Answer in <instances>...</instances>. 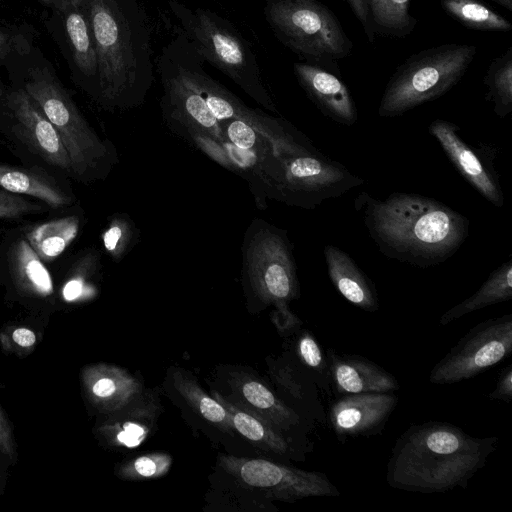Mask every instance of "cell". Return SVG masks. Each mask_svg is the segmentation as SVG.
Here are the masks:
<instances>
[{"label":"cell","instance_id":"obj_1","mask_svg":"<svg viewBox=\"0 0 512 512\" xmlns=\"http://www.w3.org/2000/svg\"><path fill=\"white\" fill-rule=\"evenodd\" d=\"M369 236L386 257L420 268L452 257L467 239L469 220L443 203L414 193L355 199Z\"/></svg>","mask_w":512,"mask_h":512},{"label":"cell","instance_id":"obj_2","mask_svg":"<svg viewBox=\"0 0 512 512\" xmlns=\"http://www.w3.org/2000/svg\"><path fill=\"white\" fill-rule=\"evenodd\" d=\"M97 53L102 104L140 105L154 78L151 32L138 0H82Z\"/></svg>","mask_w":512,"mask_h":512},{"label":"cell","instance_id":"obj_3","mask_svg":"<svg viewBox=\"0 0 512 512\" xmlns=\"http://www.w3.org/2000/svg\"><path fill=\"white\" fill-rule=\"evenodd\" d=\"M497 441L471 436L447 422L412 425L393 447L386 481L392 488L422 493L466 488Z\"/></svg>","mask_w":512,"mask_h":512},{"label":"cell","instance_id":"obj_4","mask_svg":"<svg viewBox=\"0 0 512 512\" xmlns=\"http://www.w3.org/2000/svg\"><path fill=\"white\" fill-rule=\"evenodd\" d=\"M6 69L14 85L39 105L58 132L72 161L73 172L85 174L106 154V147L83 118L52 63L34 46Z\"/></svg>","mask_w":512,"mask_h":512},{"label":"cell","instance_id":"obj_5","mask_svg":"<svg viewBox=\"0 0 512 512\" xmlns=\"http://www.w3.org/2000/svg\"><path fill=\"white\" fill-rule=\"evenodd\" d=\"M180 33L200 57L229 77L265 108L275 112L251 44L236 27L217 13L191 8L180 0H167Z\"/></svg>","mask_w":512,"mask_h":512},{"label":"cell","instance_id":"obj_6","mask_svg":"<svg viewBox=\"0 0 512 512\" xmlns=\"http://www.w3.org/2000/svg\"><path fill=\"white\" fill-rule=\"evenodd\" d=\"M477 54L471 44L449 43L429 47L398 65L386 84L378 114L401 116L450 91L465 75Z\"/></svg>","mask_w":512,"mask_h":512},{"label":"cell","instance_id":"obj_7","mask_svg":"<svg viewBox=\"0 0 512 512\" xmlns=\"http://www.w3.org/2000/svg\"><path fill=\"white\" fill-rule=\"evenodd\" d=\"M266 21L278 40L304 59L340 74L354 44L336 15L317 0H266Z\"/></svg>","mask_w":512,"mask_h":512},{"label":"cell","instance_id":"obj_8","mask_svg":"<svg viewBox=\"0 0 512 512\" xmlns=\"http://www.w3.org/2000/svg\"><path fill=\"white\" fill-rule=\"evenodd\" d=\"M362 183L363 180L344 165L310 145L280 159L273 189L280 200L313 209Z\"/></svg>","mask_w":512,"mask_h":512},{"label":"cell","instance_id":"obj_9","mask_svg":"<svg viewBox=\"0 0 512 512\" xmlns=\"http://www.w3.org/2000/svg\"><path fill=\"white\" fill-rule=\"evenodd\" d=\"M512 353V314L471 328L432 368L429 381L454 384L475 377Z\"/></svg>","mask_w":512,"mask_h":512},{"label":"cell","instance_id":"obj_10","mask_svg":"<svg viewBox=\"0 0 512 512\" xmlns=\"http://www.w3.org/2000/svg\"><path fill=\"white\" fill-rule=\"evenodd\" d=\"M222 469L246 488L268 499L294 502L308 497H338V488L321 472L305 471L264 459L221 458Z\"/></svg>","mask_w":512,"mask_h":512},{"label":"cell","instance_id":"obj_11","mask_svg":"<svg viewBox=\"0 0 512 512\" xmlns=\"http://www.w3.org/2000/svg\"><path fill=\"white\" fill-rule=\"evenodd\" d=\"M46 27L74 80L98 98V61L92 29L82 0H61L49 9Z\"/></svg>","mask_w":512,"mask_h":512},{"label":"cell","instance_id":"obj_12","mask_svg":"<svg viewBox=\"0 0 512 512\" xmlns=\"http://www.w3.org/2000/svg\"><path fill=\"white\" fill-rule=\"evenodd\" d=\"M247 255L255 290L267 303L279 309L298 297L299 285L290 243L284 232L266 229L253 241Z\"/></svg>","mask_w":512,"mask_h":512},{"label":"cell","instance_id":"obj_13","mask_svg":"<svg viewBox=\"0 0 512 512\" xmlns=\"http://www.w3.org/2000/svg\"><path fill=\"white\" fill-rule=\"evenodd\" d=\"M459 131L456 124L443 119H436L429 125V133L463 178L492 205L502 207L504 195L495 170L460 137Z\"/></svg>","mask_w":512,"mask_h":512},{"label":"cell","instance_id":"obj_14","mask_svg":"<svg viewBox=\"0 0 512 512\" xmlns=\"http://www.w3.org/2000/svg\"><path fill=\"white\" fill-rule=\"evenodd\" d=\"M398 403L392 393L348 394L330 409V422L339 437L368 436L383 429Z\"/></svg>","mask_w":512,"mask_h":512},{"label":"cell","instance_id":"obj_15","mask_svg":"<svg viewBox=\"0 0 512 512\" xmlns=\"http://www.w3.org/2000/svg\"><path fill=\"white\" fill-rule=\"evenodd\" d=\"M6 105L40 156L51 165L73 172L72 161L58 132L34 99L14 85L7 92Z\"/></svg>","mask_w":512,"mask_h":512},{"label":"cell","instance_id":"obj_16","mask_svg":"<svg viewBox=\"0 0 512 512\" xmlns=\"http://www.w3.org/2000/svg\"><path fill=\"white\" fill-rule=\"evenodd\" d=\"M293 72L299 85L324 116L345 126L357 122L355 101L340 74L304 61L295 62Z\"/></svg>","mask_w":512,"mask_h":512},{"label":"cell","instance_id":"obj_17","mask_svg":"<svg viewBox=\"0 0 512 512\" xmlns=\"http://www.w3.org/2000/svg\"><path fill=\"white\" fill-rule=\"evenodd\" d=\"M329 374L341 394L391 393L399 389L396 378L378 364L359 355L327 351Z\"/></svg>","mask_w":512,"mask_h":512},{"label":"cell","instance_id":"obj_18","mask_svg":"<svg viewBox=\"0 0 512 512\" xmlns=\"http://www.w3.org/2000/svg\"><path fill=\"white\" fill-rule=\"evenodd\" d=\"M81 380L90 403L103 412H113L126 406L140 387L124 370L103 363L84 367Z\"/></svg>","mask_w":512,"mask_h":512},{"label":"cell","instance_id":"obj_19","mask_svg":"<svg viewBox=\"0 0 512 512\" xmlns=\"http://www.w3.org/2000/svg\"><path fill=\"white\" fill-rule=\"evenodd\" d=\"M329 278L336 290L351 304L366 311L376 312L379 301L374 284L343 250L334 246L324 247Z\"/></svg>","mask_w":512,"mask_h":512},{"label":"cell","instance_id":"obj_20","mask_svg":"<svg viewBox=\"0 0 512 512\" xmlns=\"http://www.w3.org/2000/svg\"><path fill=\"white\" fill-rule=\"evenodd\" d=\"M212 394L226 409L234 430L244 438L277 455L286 456L291 453V447L281 431L260 416L226 400L217 392Z\"/></svg>","mask_w":512,"mask_h":512},{"label":"cell","instance_id":"obj_21","mask_svg":"<svg viewBox=\"0 0 512 512\" xmlns=\"http://www.w3.org/2000/svg\"><path fill=\"white\" fill-rule=\"evenodd\" d=\"M236 391L245 409L260 416L282 433L299 426V416L261 382L251 378L241 379Z\"/></svg>","mask_w":512,"mask_h":512},{"label":"cell","instance_id":"obj_22","mask_svg":"<svg viewBox=\"0 0 512 512\" xmlns=\"http://www.w3.org/2000/svg\"><path fill=\"white\" fill-rule=\"evenodd\" d=\"M512 298V260L495 269L481 287L470 297L447 310L440 317V324L447 325L484 307Z\"/></svg>","mask_w":512,"mask_h":512},{"label":"cell","instance_id":"obj_23","mask_svg":"<svg viewBox=\"0 0 512 512\" xmlns=\"http://www.w3.org/2000/svg\"><path fill=\"white\" fill-rule=\"evenodd\" d=\"M0 187L17 194L36 197L53 208L69 205L71 198L53 178L29 169L0 164Z\"/></svg>","mask_w":512,"mask_h":512},{"label":"cell","instance_id":"obj_24","mask_svg":"<svg viewBox=\"0 0 512 512\" xmlns=\"http://www.w3.org/2000/svg\"><path fill=\"white\" fill-rule=\"evenodd\" d=\"M412 0H365L372 31L375 35L404 38L417 26L410 14Z\"/></svg>","mask_w":512,"mask_h":512},{"label":"cell","instance_id":"obj_25","mask_svg":"<svg viewBox=\"0 0 512 512\" xmlns=\"http://www.w3.org/2000/svg\"><path fill=\"white\" fill-rule=\"evenodd\" d=\"M79 222L77 216L54 219L29 230L26 238L43 261H52L75 239Z\"/></svg>","mask_w":512,"mask_h":512},{"label":"cell","instance_id":"obj_26","mask_svg":"<svg viewBox=\"0 0 512 512\" xmlns=\"http://www.w3.org/2000/svg\"><path fill=\"white\" fill-rule=\"evenodd\" d=\"M12 268L18 286L26 293L47 297L53 293L50 273L28 241L20 240L12 252Z\"/></svg>","mask_w":512,"mask_h":512},{"label":"cell","instance_id":"obj_27","mask_svg":"<svg viewBox=\"0 0 512 512\" xmlns=\"http://www.w3.org/2000/svg\"><path fill=\"white\" fill-rule=\"evenodd\" d=\"M442 10L462 26L478 31L509 32L512 24L479 0H440Z\"/></svg>","mask_w":512,"mask_h":512},{"label":"cell","instance_id":"obj_28","mask_svg":"<svg viewBox=\"0 0 512 512\" xmlns=\"http://www.w3.org/2000/svg\"><path fill=\"white\" fill-rule=\"evenodd\" d=\"M483 83L486 100L493 104L494 113L504 118L512 112V46L490 62Z\"/></svg>","mask_w":512,"mask_h":512},{"label":"cell","instance_id":"obj_29","mask_svg":"<svg viewBox=\"0 0 512 512\" xmlns=\"http://www.w3.org/2000/svg\"><path fill=\"white\" fill-rule=\"evenodd\" d=\"M176 387L196 416L201 417L223 432L231 433L235 431L226 409L215 398L206 394L197 384L180 375L176 381Z\"/></svg>","mask_w":512,"mask_h":512},{"label":"cell","instance_id":"obj_30","mask_svg":"<svg viewBox=\"0 0 512 512\" xmlns=\"http://www.w3.org/2000/svg\"><path fill=\"white\" fill-rule=\"evenodd\" d=\"M36 30L30 24H0V67H8L35 46Z\"/></svg>","mask_w":512,"mask_h":512},{"label":"cell","instance_id":"obj_31","mask_svg":"<svg viewBox=\"0 0 512 512\" xmlns=\"http://www.w3.org/2000/svg\"><path fill=\"white\" fill-rule=\"evenodd\" d=\"M172 458L163 453L143 455L122 465L118 474L126 480L154 479L166 474Z\"/></svg>","mask_w":512,"mask_h":512},{"label":"cell","instance_id":"obj_32","mask_svg":"<svg viewBox=\"0 0 512 512\" xmlns=\"http://www.w3.org/2000/svg\"><path fill=\"white\" fill-rule=\"evenodd\" d=\"M297 351L301 361L311 370L326 376L329 374L328 362L314 336L304 331L297 344Z\"/></svg>","mask_w":512,"mask_h":512},{"label":"cell","instance_id":"obj_33","mask_svg":"<svg viewBox=\"0 0 512 512\" xmlns=\"http://www.w3.org/2000/svg\"><path fill=\"white\" fill-rule=\"evenodd\" d=\"M0 342L5 351L24 355L34 349L37 335L27 327H9L1 332Z\"/></svg>","mask_w":512,"mask_h":512},{"label":"cell","instance_id":"obj_34","mask_svg":"<svg viewBox=\"0 0 512 512\" xmlns=\"http://www.w3.org/2000/svg\"><path fill=\"white\" fill-rule=\"evenodd\" d=\"M142 424L136 420L126 421L116 427H103V433L116 444L133 448L138 446L147 436V427Z\"/></svg>","mask_w":512,"mask_h":512},{"label":"cell","instance_id":"obj_35","mask_svg":"<svg viewBox=\"0 0 512 512\" xmlns=\"http://www.w3.org/2000/svg\"><path fill=\"white\" fill-rule=\"evenodd\" d=\"M102 239L105 249L115 258L119 257L131 240L130 225L124 220H113L104 232Z\"/></svg>","mask_w":512,"mask_h":512},{"label":"cell","instance_id":"obj_36","mask_svg":"<svg viewBox=\"0 0 512 512\" xmlns=\"http://www.w3.org/2000/svg\"><path fill=\"white\" fill-rule=\"evenodd\" d=\"M41 209V206L26 200L19 194L0 188V219L17 218Z\"/></svg>","mask_w":512,"mask_h":512},{"label":"cell","instance_id":"obj_37","mask_svg":"<svg viewBox=\"0 0 512 512\" xmlns=\"http://www.w3.org/2000/svg\"><path fill=\"white\" fill-rule=\"evenodd\" d=\"M0 452L12 462L16 460V444L9 422L0 406Z\"/></svg>","mask_w":512,"mask_h":512},{"label":"cell","instance_id":"obj_38","mask_svg":"<svg viewBox=\"0 0 512 512\" xmlns=\"http://www.w3.org/2000/svg\"><path fill=\"white\" fill-rule=\"evenodd\" d=\"M490 400L509 403L512 400V366H507L500 374L496 388L488 395Z\"/></svg>","mask_w":512,"mask_h":512},{"label":"cell","instance_id":"obj_39","mask_svg":"<svg viewBox=\"0 0 512 512\" xmlns=\"http://www.w3.org/2000/svg\"><path fill=\"white\" fill-rule=\"evenodd\" d=\"M348 3L351 10L353 11L355 17L360 22L361 26L363 27L364 33L366 35V38L369 42L375 41V35L372 31L370 20L368 16V11L366 7L365 0H344Z\"/></svg>","mask_w":512,"mask_h":512},{"label":"cell","instance_id":"obj_40","mask_svg":"<svg viewBox=\"0 0 512 512\" xmlns=\"http://www.w3.org/2000/svg\"><path fill=\"white\" fill-rule=\"evenodd\" d=\"M83 291V282L80 279H73L69 281L63 289V297L67 301L77 299Z\"/></svg>","mask_w":512,"mask_h":512},{"label":"cell","instance_id":"obj_41","mask_svg":"<svg viewBox=\"0 0 512 512\" xmlns=\"http://www.w3.org/2000/svg\"><path fill=\"white\" fill-rule=\"evenodd\" d=\"M501 7L507 9L508 11H512V0H491Z\"/></svg>","mask_w":512,"mask_h":512},{"label":"cell","instance_id":"obj_42","mask_svg":"<svg viewBox=\"0 0 512 512\" xmlns=\"http://www.w3.org/2000/svg\"><path fill=\"white\" fill-rule=\"evenodd\" d=\"M38 2H40L41 4H43L46 8L49 9H52L53 7H55L56 5H58L61 0H37Z\"/></svg>","mask_w":512,"mask_h":512},{"label":"cell","instance_id":"obj_43","mask_svg":"<svg viewBox=\"0 0 512 512\" xmlns=\"http://www.w3.org/2000/svg\"><path fill=\"white\" fill-rule=\"evenodd\" d=\"M4 90H3V86H2V83L0 82V97L2 96Z\"/></svg>","mask_w":512,"mask_h":512},{"label":"cell","instance_id":"obj_44","mask_svg":"<svg viewBox=\"0 0 512 512\" xmlns=\"http://www.w3.org/2000/svg\"><path fill=\"white\" fill-rule=\"evenodd\" d=\"M4 1H6V0H0V5H1Z\"/></svg>","mask_w":512,"mask_h":512},{"label":"cell","instance_id":"obj_45","mask_svg":"<svg viewBox=\"0 0 512 512\" xmlns=\"http://www.w3.org/2000/svg\"><path fill=\"white\" fill-rule=\"evenodd\" d=\"M0 386H1V376H0Z\"/></svg>","mask_w":512,"mask_h":512}]
</instances>
